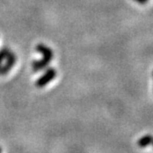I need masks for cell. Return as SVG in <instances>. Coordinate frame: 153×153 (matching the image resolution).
Returning <instances> with one entry per match:
<instances>
[{
    "instance_id": "10",
    "label": "cell",
    "mask_w": 153,
    "mask_h": 153,
    "mask_svg": "<svg viewBox=\"0 0 153 153\" xmlns=\"http://www.w3.org/2000/svg\"><path fill=\"white\" fill-rule=\"evenodd\" d=\"M152 76H153V73H152Z\"/></svg>"
},
{
    "instance_id": "4",
    "label": "cell",
    "mask_w": 153,
    "mask_h": 153,
    "mask_svg": "<svg viewBox=\"0 0 153 153\" xmlns=\"http://www.w3.org/2000/svg\"><path fill=\"white\" fill-rule=\"evenodd\" d=\"M36 50H37V52H39L40 53L42 54V56L49 57V58L53 59V51L51 50V48L47 47L46 45H42V43H39V45H37V46H36Z\"/></svg>"
},
{
    "instance_id": "1",
    "label": "cell",
    "mask_w": 153,
    "mask_h": 153,
    "mask_svg": "<svg viewBox=\"0 0 153 153\" xmlns=\"http://www.w3.org/2000/svg\"><path fill=\"white\" fill-rule=\"evenodd\" d=\"M57 76V71L54 68H49L45 74L37 79L35 82V85L38 88H43L45 86H46L48 83H50L54 78H56Z\"/></svg>"
},
{
    "instance_id": "9",
    "label": "cell",
    "mask_w": 153,
    "mask_h": 153,
    "mask_svg": "<svg viewBox=\"0 0 153 153\" xmlns=\"http://www.w3.org/2000/svg\"><path fill=\"white\" fill-rule=\"evenodd\" d=\"M1 151H2V149H1V148H0V152H1Z\"/></svg>"
},
{
    "instance_id": "3",
    "label": "cell",
    "mask_w": 153,
    "mask_h": 153,
    "mask_svg": "<svg viewBox=\"0 0 153 153\" xmlns=\"http://www.w3.org/2000/svg\"><path fill=\"white\" fill-rule=\"evenodd\" d=\"M51 61H52L51 58L43 56L42 59H41V60L32 62V64H31L32 69H33L34 72H38L40 70H42L43 68H45L46 67H48V65L50 64Z\"/></svg>"
},
{
    "instance_id": "5",
    "label": "cell",
    "mask_w": 153,
    "mask_h": 153,
    "mask_svg": "<svg viewBox=\"0 0 153 153\" xmlns=\"http://www.w3.org/2000/svg\"><path fill=\"white\" fill-rule=\"evenodd\" d=\"M152 138H153V137L150 136V135H146L144 137H142L137 141L138 147H140V148H146V147H148L149 144H151Z\"/></svg>"
},
{
    "instance_id": "2",
    "label": "cell",
    "mask_w": 153,
    "mask_h": 153,
    "mask_svg": "<svg viewBox=\"0 0 153 153\" xmlns=\"http://www.w3.org/2000/svg\"><path fill=\"white\" fill-rule=\"evenodd\" d=\"M7 62L5 63V65H1L0 67V74L3 75V74H7L10 69L12 68V67L14 65L15 62H16V56L13 53H9L7 54L6 56Z\"/></svg>"
},
{
    "instance_id": "7",
    "label": "cell",
    "mask_w": 153,
    "mask_h": 153,
    "mask_svg": "<svg viewBox=\"0 0 153 153\" xmlns=\"http://www.w3.org/2000/svg\"><path fill=\"white\" fill-rule=\"evenodd\" d=\"M134 1H136L139 4H146L148 2V0H134Z\"/></svg>"
},
{
    "instance_id": "6",
    "label": "cell",
    "mask_w": 153,
    "mask_h": 153,
    "mask_svg": "<svg viewBox=\"0 0 153 153\" xmlns=\"http://www.w3.org/2000/svg\"><path fill=\"white\" fill-rule=\"evenodd\" d=\"M7 53H8V49L7 48H3V49L0 50V67L2 65L3 61L6 59V56H7Z\"/></svg>"
},
{
    "instance_id": "8",
    "label": "cell",
    "mask_w": 153,
    "mask_h": 153,
    "mask_svg": "<svg viewBox=\"0 0 153 153\" xmlns=\"http://www.w3.org/2000/svg\"><path fill=\"white\" fill-rule=\"evenodd\" d=\"M151 144H152V146H153V138H152V141H151Z\"/></svg>"
}]
</instances>
